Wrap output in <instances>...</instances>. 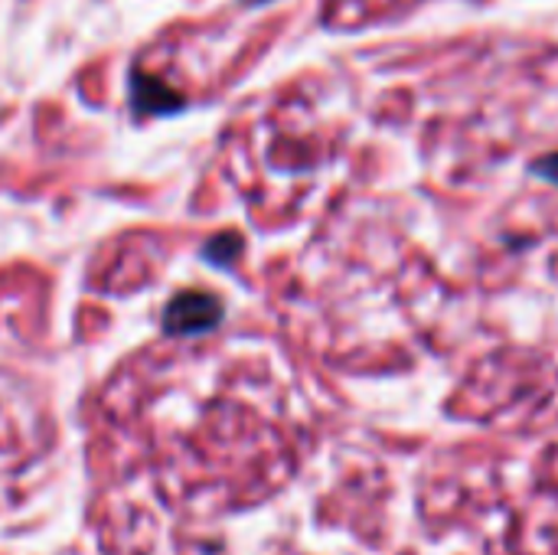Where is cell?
<instances>
[{
	"label": "cell",
	"mask_w": 558,
	"mask_h": 555,
	"mask_svg": "<svg viewBox=\"0 0 558 555\" xmlns=\"http://www.w3.org/2000/svg\"><path fill=\"white\" fill-rule=\"evenodd\" d=\"M510 555H558V451L536 461L510 510Z\"/></svg>",
	"instance_id": "obj_1"
},
{
	"label": "cell",
	"mask_w": 558,
	"mask_h": 555,
	"mask_svg": "<svg viewBox=\"0 0 558 555\" xmlns=\"http://www.w3.org/2000/svg\"><path fill=\"white\" fill-rule=\"evenodd\" d=\"M222 307L209 294H180L167 307V330L170 334H199L209 330L219 321Z\"/></svg>",
	"instance_id": "obj_2"
}]
</instances>
